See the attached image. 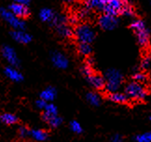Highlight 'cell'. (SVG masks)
<instances>
[{"label":"cell","instance_id":"cell-19","mask_svg":"<svg viewBox=\"0 0 151 142\" xmlns=\"http://www.w3.org/2000/svg\"><path fill=\"white\" fill-rule=\"evenodd\" d=\"M108 98L111 100L114 103H118V104H123L126 103L128 97L126 96L125 93H119V92H114V93H110L108 96Z\"/></svg>","mask_w":151,"mask_h":142},{"label":"cell","instance_id":"cell-18","mask_svg":"<svg viewBox=\"0 0 151 142\" xmlns=\"http://www.w3.org/2000/svg\"><path fill=\"white\" fill-rule=\"evenodd\" d=\"M0 121H1L3 123L7 124V125H12V124H15L17 122H18V118H17V116L13 113L6 112V113H3L0 115Z\"/></svg>","mask_w":151,"mask_h":142},{"label":"cell","instance_id":"cell-29","mask_svg":"<svg viewBox=\"0 0 151 142\" xmlns=\"http://www.w3.org/2000/svg\"><path fill=\"white\" fill-rule=\"evenodd\" d=\"M81 73H82L86 78L89 77L90 75H91L93 73V70H92V67L88 66V64H84V66L81 67Z\"/></svg>","mask_w":151,"mask_h":142},{"label":"cell","instance_id":"cell-3","mask_svg":"<svg viewBox=\"0 0 151 142\" xmlns=\"http://www.w3.org/2000/svg\"><path fill=\"white\" fill-rule=\"evenodd\" d=\"M125 94L128 98L132 100H143L147 97V89L137 81L129 82L125 87Z\"/></svg>","mask_w":151,"mask_h":142},{"label":"cell","instance_id":"cell-2","mask_svg":"<svg viewBox=\"0 0 151 142\" xmlns=\"http://www.w3.org/2000/svg\"><path fill=\"white\" fill-rule=\"evenodd\" d=\"M76 38L79 43H89L91 44L95 38V31L91 25L88 23H81L74 32Z\"/></svg>","mask_w":151,"mask_h":142},{"label":"cell","instance_id":"cell-20","mask_svg":"<svg viewBox=\"0 0 151 142\" xmlns=\"http://www.w3.org/2000/svg\"><path fill=\"white\" fill-rule=\"evenodd\" d=\"M54 15L53 10L49 8H44L39 11V18L42 22H51Z\"/></svg>","mask_w":151,"mask_h":142},{"label":"cell","instance_id":"cell-38","mask_svg":"<svg viewBox=\"0 0 151 142\" xmlns=\"http://www.w3.org/2000/svg\"><path fill=\"white\" fill-rule=\"evenodd\" d=\"M63 1L66 2V3H72V2L76 1V0H63Z\"/></svg>","mask_w":151,"mask_h":142},{"label":"cell","instance_id":"cell-16","mask_svg":"<svg viewBox=\"0 0 151 142\" xmlns=\"http://www.w3.org/2000/svg\"><path fill=\"white\" fill-rule=\"evenodd\" d=\"M56 94H57L56 89L52 86H50V87H47L45 90H43L41 93H40V98L43 99L44 101H46L47 103H49L55 99Z\"/></svg>","mask_w":151,"mask_h":142},{"label":"cell","instance_id":"cell-14","mask_svg":"<svg viewBox=\"0 0 151 142\" xmlns=\"http://www.w3.org/2000/svg\"><path fill=\"white\" fill-rule=\"evenodd\" d=\"M42 119L47 122L51 128L59 127L63 122L62 118L58 115H50V114L45 113V112L42 114Z\"/></svg>","mask_w":151,"mask_h":142},{"label":"cell","instance_id":"cell-30","mask_svg":"<svg viewBox=\"0 0 151 142\" xmlns=\"http://www.w3.org/2000/svg\"><path fill=\"white\" fill-rule=\"evenodd\" d=\"M133 80H134V81H137V82H140V83H142L143 81H145L147 80V75H145L144 73H140V72H137L135 73L134 75L132 76Z\"/></svg>","mask_w":151,"mask_h":142},{"label":"cell","instance_id":"cell-22","mask_svg":"<svg viewBox=\"0 0 151 142\" xmlns=\"http://www.w3.org/2000/svg\"><path fill=\"white\" fill-rule=\"evenodd\" d=\"M57 33L63 38H71L74 35V32L72 31V29L70 27H68L66 25L57 26Z\"/></svg>","mask_w":151,"mask_h":142},{"label":"cell","instance_id":"cell-36","mask_svg":"<svg viewBox=\"0 0 151 142\" xmlns=\"http://www.w3.org/2000/svg\"><path fill=\"white\" fill-rule=\"evenodd\" d=\"M86 64H88V66L90 67H93L94 66V60H93V58H91V57H89L88 59H87V61H86Z\"/></svg>","mask_w":151,"mask_h":142},{"label":"cell","instance_id":"cell-31","mask_svg":"<svg viewBox=\"0 0 151 142\" xmlns=\"http://www.w3.org/2000/svg\"><path fill=\"white\" fill-rule=\"evenodd\" d=\"M150 63H151V61H150V56L147 55V56H146L142 60V62H141V67L143 69H145V70H147L150 67Z\"/></svg>","mask_w":151,"mask_h":142},{"label":"cell","instance_id":"cell-15","mask_svg":"<svg viewBox=\"0 0 151 142\" xmlns=\"http://www.w3.org/2000/svg\"><path fill=\"white\" fill-rule=\"evenodd\" d=\"M106 0H85V8L89 10H104Z\"/></svg>","mask_w":151,"mask_h":142},{"label":"cell","instance_id":"cell-33","mask_svg":"<svg viewBox=\"0 0 151 142\" xmlns=\"http://www.w3.org/2000/svg\"><path fill=\"white\" fill-rule=\"evenodd\" d=\"M46 105H47V102L44 101V100L41 99V98H39L38 100H37V101H36V106H37L39 109H44Z\"/></svg>","mask_w":151,"mask_h":142},{"label":"cell","instance_id":"cell-1","mask_svg":"<svg viewBox=\"0 0 151 142\" xmlns=\"http://www.w3.org/2000/svg\"><path fill=\"white\" fill-rule=\"evenodd\" d=\"M123 80V76L118 69L109 68L104 74V80H106V87L109 93L118 92L121 86V82Z\"/></svg>","mask_w":151,"mask_h":142},{"label":"cell","instance_id":"cell-10","mask_svg":"<svg viewBox=\"0 0 151 142\" xmlns=\"http://www.w3.org/2000/svg\"><path fill=\"white\" fill-rule=\"evenodd\" d=\"M87 80H88L89 84L96 89V90H103L106 87V80L104 78L99 74H94L92 73L89 77H87Z\"/></svg>","mask_w":151,"mask_h":142},{"label":"cell","instance_id":"cell-23","mask_svg":"<svg viewBox=\"0 0 151 142\" xmlns=\"http://www.w3.org/2000/svg\"><path fill=\"white\" fill-rule=\"evenodd\" d=\"M78 51L81 55L89 56L92 51V48H91V44H89V43H79Z\"/></svg>","mask_w":151,"mask_h":142},{"label":"cell","instance_id":"cell-25","mask_svg":"<svg viewBox=\"0 0 151 142\" xmlns=\"http://www.w3.org/2000/svg\"><path fill=\"white\" fill-rule=\"evenodd\" d=\"M44 112L47 114H50V115H57L58 109L54 104L47 103V105H46V106L44 108Z\"/></svg>","mask_w":151,"mask_h":142},{"label":"cell","instance_id":"cell-27","mask_svg":"<svg viewBox=\"0 0 151 142\" xmlns=\"http://www.w3.org/2000/svg\"><path fill=\"white\" fill-rule=\"evenodd\" d=\"M136 142H150L151 141V133H144L141 135H138L135 137Z\"/></svg>","mask_w":151,"mask_h":142},{"label":"cell","instance_id":"cell-21","mask_svg":"<svg viewBox=\"0 0 151 142\" xmlns=\"http://www.w3.org/2000/svg\"><path fill=\"white\" fill-rule=\"evenodd\" d=\"M86 99L91 106H98L101 103V97L97 93L94 92H89L86 94Z\"/></svg>","mask_w":151,"mask_h":142},{"label":"cell","instance_id":"cell-39","mask_svg":"<svg viewBox=\"0 0 151 142\" xmlns=\"http://www.w3.org/2000/svg\"><path fill=\"white\" fill-rule=\"evenodd\" d=\"M149 1H151V0H149Z\"/></svg>","mask_w":151,"mask_h":142},{"label":"cell","instance_id":"cell-26","mask_svg":"<svg viewBox=\"0 0 151 142\" xmlns=\"http://www.w3.org/2000/svg\"><path fill=\"white\" fill-rule=\"evenodd\" d=\"M70 128L76 134H81L83 132V128L78 121H72L70 122Z\"/></svg>","mask_w":151,"mask_h":142},{"label":"cell","instance_id":"cell-28","mask_svg":"<svg viewBox=\"0 0 151 142\" xmlns=\"http://www.w3.org/2000/svg\"><path fill=\"white\" fill-rule=\"evenodd\" d=\"M121 14H123L126 17H133L134 16V9H133V8L132 7V6H130L127 3L123 7L122 13Z\"/></svg>","mask_w":151,"mask_h":142},{"label":"cell","instance_id":"cell-37","mask_svg":"<svg viewBox=\"0 0 151 142\" xmlns=\"http://www.w3.org/2000/svg\"><path fill=\"white\" fill-rule=\"evenodd\" d=\"M13 3H20V4H24V5H28L30 0H11Z\"/></svg>","mask_w":151,"mask_h":142},{"label":"cell","instance_id":"cell-13","mask_svg":"<svg viewBox=\"0 0 151 142\" xmlns=\"http://www.w3.org/2000/svg\"><path fill=\"white\" fill-rule=\"evenodd\" d=\"M134 34L136 36V38H137V41H138L139 44L143 47L148 46L149 39H150V33H149V30L147 27L135 32Z\"/></svg>","mask_w":151,"mask_h":142},{"label":"cell","instance_id":"cell-17","mask_svg":"<svg viewBox=\"0 0 151 142\" xmlns=\"http://www.w3.org/2000/svg\"><path fill=\"white\" fill-rule=\"evenodd\" d=\"M29 137H31L36 141L43 142L45 140H47L48 133L42 129H33V130H29Z\"/></svg>","mask_w":151,"mask_h":142},{"label":"cell","instance_id":"cell-24","mask_svg":"<svg viewBox=\"0 0 151 142\" xmlns=\"http://www.w3.org/2000/svg\"><path fill=\"white\" fill-rule=\"evenodd\" d=\"M51 25L53 26H60L63 25H66V18L63 15H60V14H55L53 19L51 20Z\"/></svg>","mask_w":151,"mask_h":142},{"label":"cell","instance_id":"cell-5","mask_svg":"<svg viewBox=\"0 0 151 142\" xmlns=\"http://www.w3.org/2000/svg\"><path fill=\"white\" fill-rule=\"evenodd\" d=\"M127 3V0H106L104 11L106 14L118 17L122 13L123 7Z\"/></svg>","mask_w":151,"mask_h":142},{"label":"cell","instance_id":"cell-32","mask_svg":"<svg viewBox=\"0 0 151 142\" xmlns=\"http://www.w3.org/2000/svg\"><path fill=\"white\" fill-rule=\"evenodd\" d=\"M18 134H19V137L21 138H26L27 137H29V130L26 127L22 126L19 129Z\"/></svg>","mask_w":151,"mask_h":142},{"label":"cell","instance_id":"cell-8","mask_svg":"<svg viewBox=\"0 0 151 142\" xmlns=\"http://www.w3.org/2000/svg\"><path fill=\"white\" fill-rule=\"evenodd\" d=\"M9 10L11 13L14 14L19 19H25L30 16V9L28 8V5L20 4V3H12L9 5Z\"/></svg>","mask_w":151,"mask_h":142},{"label":"cell","instance_id":"cell-11","mask_svg":"<svg viewBox=\"0 0 151 142\" xmlns=\"http://www.w3.org/2000/svg\"><path fill=\"white\" fill-rule=\"evenodd\" d=\"M10 36L15 41L22 44H28L32 41L31 35H29L24 30H13L12 32H10Z\"/></svg>","mask_w":151,"mask_h":142},{"label":"cell","instance_id":"cell-9","mask_svg":"<svg viewBox=\"0 0 151 142\" xmlns=\"http://www.w3.org/2000/svg\"><path fill=\"white\" fill-rule=\"evenodd\" d=\"M51 62L54 64V67L60 69H66L68 67L69 61L65 54H63L60 51H53L51 53Z\"/></svg>","mask_w":151,"mask_h":142},{"label":"cell","instance_id":"cell-6","mask_svg":"<svg viewBox=\"0 0 151 142\" xmlns=\"http://www.w3.org/2000/svg\"><path fill=\"white\" fill-rule=\"evenodd\" d=\"M98 23H99V26L103 30L111 31V30H114V29L119 25V19H118V17L104 13L99 17Z\"/></svg>","mask_w":151,"mask_h":142},{"label":"cell","instance_id":"cell-4","mask_svg":"<svg viewBox=\"0 0 151 142\" xmlns=\"http://www.w3.org/2000/svg\"><path fill=\"white\" fill-rule=\"evenodd\" d=\"M0 15H1L2 19L7 22L15 30H24L25 29V22L11 13L9 9L1 8L0 9Z\"/></svg>","mask_w":151,"mask_h":142},{"label":"cell","instance_id":"cell-12","mask_svg":"<svg viewBox=\"0 0 151 142\" xmlns=\"http://www.w3.org/2000/svg\"><path fill=\"white\" fill-rule=\"evenodd\" d=\"M4 74L6 75L8 79H9L10 80L15 81V82H21L22 80H24V76L21 72H19L16 68H14V67H6L4 70Z\"/></svg>","mask_w":151,"mask_h":142},{"label":"cell","instance_id":"cell-35","mask_svg":"<svg viewBox=\"0 0 151 142\" xmlns=\"http://www.w3.org/2000/svg\"><path fill=\"white\" fill-rule=\"evenodd\" d=\"M89 9H86V8H84V9H82L80 11H79V13H78V15H79V17H81V18H85V17H87L88 16V14H89Z\"/></svg>","mask_w":151,"mask_h":142},{"label":"cell","instance_id":"cell-7","mask_svg":"<svg viewBox=\"0 0 151 142\" xmlns=\"http://www.w3.org/2000/svg\"><path fill=\"white\" fill-rule=\"evenodd\" d=\"M1 52L3 57L7 60V62L11 67H18L20 64L19 58L17 56L15 50L9 45H4L1 49Z\"/></svg>","mask_w":151,"mask_h":142},{"label":"cell","instance_id":"cell-34","mask_svg":"<svg viewBox=\"0 0 151 142\" xmlns=\"http://www.w3.org/2000/svg\"><path fill=\"white\" fill-rule=\"evenodd\" d=\"M111 142H122V137L119 134H116L111 138Z\"/></svg>","mask_w":151,"mask_h":142}]
</instances>
